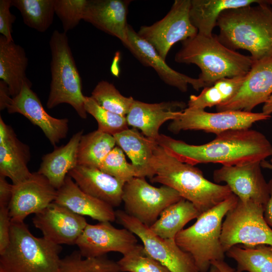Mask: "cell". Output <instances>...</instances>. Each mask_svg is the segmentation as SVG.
Instances as JSON below:
<instances>
[{
  "mask_svg": "<svg viewBox=\"0 0 272 272\" xmlns=\"http://www.w3.org/2000/svg\"><path fill=\"white\" fill-rule=\"evenodd\" d=\"M156 142L179 161L193 166L209 163L239 165L261 162L272 156V145L267 138L250 129L226 131L200 145H190L162 134Z\"/></svg>",
  "mask_w": 272,
  "mask_h": 272,
  "instance_id": "cell-1",
  "label": "cell"
},
{
  "mask_svg": "<svg viewBox=\"0 0 272 272\" xmlns=\"http://www.w3.org/2000/svg\"><path fill=\"white\" fill-rule=\"evenodd\" d=\"M217 26L218 39L230 49L247 50L253 61L272 58V10L267 1L226 10Z\"/></svg>",
  "mask_w": 272,
  "mask_h": 272,
  "instance_id": "cell-2",
  "label": "cell"
},
{
  "mask_svg": "<svg viewBox=\"0 0 272 272\" xmlns=\"http://www.w3.org/2000/svg\"><path fill=\"white\" fill-rule=\"evenodd\" d=\"M152 166L155 176L150 179L151 182L174 189L182 198L192 203L200 214L233 194L228 185L208 180L200 170L179 161L157 142Z\"/></svg>",
  "mask_w": 272,
  "mask_h": 272,
  "instance_id": "cell-3",
  "label": "cell"
},
{
  "mask_svg": "<svg viewBox=\"0 0 272 272\" xmlns=\"http://www.w3.org/2000/svg\"><path fill=\"white\" fill-rule=\"evenodd\" d=\"M175 60L196 65L201 71L198 78L203 83L204 88L221 79L244 76L253 63L250 56L227 47L217 36H207L198 33L182 42Z\"/></svg>",
  "mask_w": 272,
  "mask_h": 272,
  "instance_id": "cell-4",
  "label": "cell"
},
{
  "mask_svg": "<svg viewBox=\"0 0 272 272\" xmlns=\"http://www.w3.org/2000/svg\"><path fill=\"white\" fill-rule=\"evenodd\" d=\"M238 199L233 193L201 214L193 225L176 236V244L191 255L199 272H207L213 261L224 260L225 252L221 242L222 220Z\"/></svg>",
  "mask_w": 272,
  "mask_h": 272,
  "instance_id": "cell-5",
  "label": "cell"
},
{
  "mask_svg": "<svg viewBox=\"0 0 272 272\" xmlns=\"http://www.w3.org/2000/svg\"><path fill=\"white\" fill-rule=\"evenodd\" d=\"M61 250L60 245L33 235L24 222H12L9 243L0 253V267L6 272H56Z\"/></svg>",
  "mask_w": 272,
  "mask_h": 272,
  "instance_id": "cell-6",
  "label": "cell"
},
{
  "mask_svg": "<svg viewBox=\"0 0 272 272\" xmlns=\"http://www.w3.org/2000/svg\"><path fill=\"white\" fill-rule=\"evenodd\" d=\"M51 52V81L46 107L52 109L66 103L83 119L87 117L81 78L69 43L66 33L53 31L49 42Z\"/></svg>",
  "mask_w": 272,
  "mask_h": 272,
  "instance_id": "cell-7",
  "label": "cell"
},
{
  "mask_svg": "<svg viewBox=\"0 0 272 272\" xmlns=\"http://www.w3.org/2000/svg\"><path fill=\"white\" fill-rule=\"evenodd\" d=\"M264 208L256 202L238 199L222 223L221 242L225 253L240 244L272 246V229L264 220Z\"/></svg>",
  "mask_w": 272,
  "mask_h": 272,
  "instance_id": "cell-8",
  "label": "cell"
},
{
  "mask_svg": "<svg viewBox=\"0 0 272 272\" xmlns=\"http://www.w3.org/2000/svg\"><path fill=\"white\" fill-rule=\"evenodd\" d=\"M182 198L174 189L164 185L155 187L145 177L132 178L123 188L124 211L149 227L166 208Z\"/></svg>",
  "mask_w": 272,
  "mask_h": 272,
  "instance_id": "cell-9",
  "label": "cell"
},
{
  "mask_svg": "<svg viewBox=\"0 0 272 272\" xmlns=\"http://www.w3.org/2000/svg\"><path fill=\"white\" fill-rule=\"evenodd\" d=\"M270 115L241 110H227L211 113L203 109L186 107L168 129L177 133L182 130H202L216 135L230 130L249 129L255 122L267 120Z\"/></svg>",
  "mask_w": 272,
  "mask_h": 272,
  "instance_id": "cell-10",
  "label": "cell"
},
{
  "mask_svg": "<svg viewBox=\"0 0 272 272\" xmlns=\"http://www.w3.org/2000/svg\"><path fill=\"white\" fill-rule=\"evenodd\" d=\"M115 215L118 223L138 237L147 253L170 272H199L191 255L182 250L175 240L158 236L124 211H116Z\"/></svg>",
  "mask_w": 272,
  "mask_h": 272,
  "instance_id": "cell-11",
  "label": "cell"
},
{
  "mask_svg": "<svg viewBox=\"0 0 272 272\" xmlns=\"http://www.w3.org/2000/svg\"><path fill=\"white\" fill-rule=\"evenodd\" d=\"M190 5L191 0H175L164 18L151 25L142 26L137 32L164 60L174 44L198 33L190 19Z\"/></svg>",
  "mask_w": 272,
  "mask_h": 272,
  "instance_id": "cell-12",
  "label": "cell"
},
{
  "mask_svg": "<svg viewBox=\"0 0 272 272\" xmlns=\"http://www.w3.org/2000/svg\"><path fill=\"white\" fill-rule=\"evenodd\" d=\"M137 237L128 229L115 228L109 222L88 223L75 245L84 257L102 256L110 252L125 255L138 247Z\"/></svg>",
  "mask_w": 272,
  "mask_h": 272,
  "instance_id": "cell-13",
  "label": "cell"
},
{
  "mask_svg": "<svg viewBox=\"0 0 272 272\" xmlns=\"http://www.w3.org/2000/svg\"><path fill=\"white\" fill-rule=\"evenodd\" d=\"M260 162L222 166L214 171L213 179L217 183L225 182L240 200H251L264 206L269 199V192Z\"/></svg>",
  "mask_w": 272,
  "mask_h": 272,
  "instance_id": "cell-14",
  "label": "cell"
},
{
  "mask_svg": "<svg viewBox=\"0 0 272 272\" xmlns=\"http://www.w3.org/2000/svg\"><path fill=\"white\" fill-rule=\"evenodd\" d=\"M13 185L8 208L13 222H24L29 215L40 212L56 198L57 189L38 172H32L27 179Z\"/></svg>",
  "mask_w": 272,
  "mask_h": 272,
  "instance_id": "cell-15",
  "label": "cell"
},
{
  "mask_svg": "<svg viewBox=\"0 0 272 272\" xmlns=\"http://www.w3.org/2000/svg\"><path fill=\"white\" fill-rule=\"evenodd\" d=\"M31 86L30 80L24 84L20 93L12 98L7 107V111L9 113L21 114L38 126L50 144L55 147L67 136L69 120L66 118H55L48 114Z\"/></svg>",
  "mask_w": 272,
  "mask_h": 272,
  "instance_id": "cell-16",
  "label": "cell"
},
{
  "mask_svg": "<svg viewBox=\"0 0 272 272\" xmlns=\"http://www.w3.org/2000/svg\"><path fill=\"white\" fill-rule=\"evenodd\" d=\"M43 237L58 244L74 245L88 223L86 219L53 202L32 219Z\"/></svg>",
  "mask_w": 272,
  "mask_h": 272,
  "instance_id": "cell-17",
  "label": "cell"
},
{
  "mask_svg": "<svg viewBox=\"0 0 272 272\" xmlns=\"http://www.w3.org/2000/svg\"><path fill=\"white\" fill-rule=\"evenodd\" d=\"M272 94V58L253 61L236 94L229 101L216 106L217 111H251L264 103Z\"/></svg>",
  "mask_w": 272,
  "mask_h": 272,
  "instance_id": "cell-18",
  "label": "cell"
},
{
  "mask_svg": "<svg viewBox=\"0 0 272 272\" xmlns=\"http://www.w3.org/2000/svg\"><path fill=\"white\" fill-rule=\"evenodd\" d=\"M128 44L125 46L145 66L153 68L166 84L185 92L188 85L197 91L205 86L198 78H193L170 67L154 47L139 36L132 27L127 26Z\"/></svg>",
  "mask_w": 272,
  "mask_h": 272,
  "instance_id": "cell-19",
  "label": "cell"
},
{
  "mask_svg": "<svg viewBox=\"0 0 272 272\" xmlns=\"http://www.w3.org/2000/svg\"><path fill=\"white\" fill-rule=\"evenodd\" d=\"M129 0H88L83 19L98 29L128 43L127 16Z\"/></svg>",
  "mask_w": 272,
  "mask_h": 272,
  "instance_id": "cell-20",
  "label": "cell"
},
{
  "mask_svg": "<svg viewBox=\"0 0 272 272\" xmlns=\"http://www.w3.org/2000/svg\"><path fill=\"white\" fill-rule=\"evenodd\" d=\"M186 104L180 101L149 103L134 100L126 116L128 125L139 129L146 137L156 141L160 127L166 121L178 118Z\"/></svg>",
  "mask_w": 272,
  "mask_h": 272,
  "instance_id": "cell-21",
  "label": "cell"
},
{
  "mask_svg": "<svg viewBox=\"0 0 272 272\" xmlns=\"http://www.w3.org/2000/svg\"><path fill=\"white\" fill-rule=\"evenodd\" d=\"M29 147L17 138L12 127L0 116V175L17 184L32 174L28 164L30 160Z\"/></svg>",
  "mask_w": 272,
  "mask_h": 272,
  "instance_id": "cell-22",
  "label": "cell"
},
{
  "mask_svg": "<svg viewBox=\"0 0 272 272\" xmlns=\"http://www.w3.org/2000/svg\"><path fill=\"white\" fill-rule=\"evenodd\" d=\"M54 202L76 214L89 216L100 222L116 221L112 207L85 192L69 175L57 190Z\"/></svg>",
  "mask_w": 272,
  "mask_h": 272,
  "instance_id": "cell-23",
  "label": "cell"
},
{
  "mask_svg": "<svg viewBox=\"0 0 272 272\" xmlns=\"http://www.w3.org/2000/svg\"><path fill=\"white\" fill-rule=\"evenodd\" d=\"M85 192L113 208L122 202L125 183L99 168L77 165L68 174Z\"/></svg>",
  "mask_w": 272,
  "mask_h": 272,
  "instance_id": "cell-24",
  "label": "cell"
},
{
  "mask_svg": "<svg viewBox=\"0 0 272 272\" xmlns=\"http://www.w3.org/2000/svg\"><path fill=\"white\" fill-rule=\"evenodd\" d=\"M83 134V130L77 132L65 145L55 148L42 158L37 172L57 190L63 185L70 171L78 165V147Z\"/></svg>",
  "mask_w": 272,
  "mask_h": 272,
  "instance_id": "cell-25",
  "label": "cell"
},
{
  "mask_svg": "<svg viewBox=\"0 0 272 272\" xmlns=\"http://www.w3.org/2000/svg\"><path fill=\"white\" fill-rule=\"evenodd\" d=\"M28 59L23 47L0 36V79L8 86L12 97L17 96L29 80L26 71Z\"/></svg>",
  "mask_w": 272,
  "mask_h": 272,
  "instance_id": "cell-26",
  "label": "cell"
},
{
  "mask_svg": "<svg viewBox=\"0 0 272 272\" xmlns=\"http://www.w3.org/2000/svg\"><path fill=\"white\" fill-rule=\"evenodd\" d=\"M113 137L116 144L138 170L140 177L152 179L155 176L152 160L156 141L146 137L135 128H128Z\"/></svg>",
  "mask_w": 272,
  "mask_h": 272,
  "instance_id": "cell-27",
  "label": "cell"
},
{
  "mask_svg": "<svg viewBox=\"0 0 272 272\" xmlns=\"http://www.w3.org/2000/svg\"><path fill=\"white\" fill-rule=\"evenodd\" d=\"M260 0H191L189 16L198 34L210 36L221 13L231 9L257 4Z\"/></svg>",
  "mask_w": 272,
  "mask_h": 272,
  "instance_id": "cell-28",
  "label": "cell"
},
{
  "mask_svg": "<svg viewBox=\"0 0 272 272\" xmlns=\"http://www.w3.org/2000/svg\"><path fill=\"white\" fill-rule=\"evenodd\" d=\"M200 215L192 203L182 198L166 208L149 228L162 238L175 240L185 225Z\"/></svg>",
  "mask_w": 272,
  "mask_h": 272,
  "instance_id": "cell-29",
  "label": "cell"
},
{
  "mask_svg": "<svg viewBox=\"0 0 272 272\" xmlns=\"http://www.w3.org/2000/svg\"><path fill=\"white\" fill-rule=\"evenodd\" d=\"M237 263L235 272H272V246L235 245L226 252Z\"/></svg>",
  "mask_w": 272,
  "mask_h": 272,
  "instance_id": "cell-30",
  "label": "cell"
},
{
  "mask_svg": "<svg viewBox=\"0 0 272 272\" xmlns=\"http://www.w3.org/2000/svg\"><path fill=\"white\" fill-rule=\"evenodd\" d=\"M245 76L225 78L217 81L212 85L204 88L199 95H190L187 107L205 110L227 102L236 94Z\"/></svg>",
  "mask_w": 272,
  "mask_h": 272,
  "instance_id": "cell-31",
  "label": "cell"
},
{
  "mask_svg": "<svg viewBox=\"0 0 272 272\" xmlns=\"http://www.w3.org/2000/svg\"><path fill=\"white\" fill-rule=\"evenodd\" d=\"M116 145L113 136L97 129L83 134L78 147V165L99 168Z\"/></svg>",
  "mask_w": 272,
  "mask_h": 272,
  "instance_id": "cell-32",
  "label": "cell"
},
{
  "mask_svg": "<svg viewBox=\"0 0 272 272\" xmlns=\"http://www.w3.org/2000/svg\"><path fill=\"white\" fill-rule=\"evenodd\" d=\"M20 12L24 23L40 32L46 31L53 23L54 0H11Z\"/></svg>",
  "mask_w": 272,
  "mask_h": 272,
  "instance_id": "cell-33",
  "label": "cell"
},
{
  "mask_svg": "<svg viewBox=\"0 0 272 272\" xmlns=\"http://www.w3.org/2000/svg\"><path fill=\"white\" fill-rule=\"evenodd\" d=\"M56 272H122L117 261L106 255L87 258L75 251L61 259Z\"/></svg>",
  "mask_w": 272,
  "mask_h": 272,
  "instance_id": "cell-34",
  "label": "cell"
},
{
  "mask_svg": "<svg viewBox=\"0 0 272 272\" xmlns=\"http://www.w3.org/2000/svg\"><path fill=\"white\" fill-rule=\"evenodd\" d=\"M91 97L102 108L126 116L134 101L132 97L122 95L112 84L106 81L97 83Z\"/></svg>",
  "mask_w": 272,
  "mask_h": 272,
  "instance_id": "cell-35",
  "label": "cell"
},
{
  "mask_svg": "<svg viewBox=\"0 0 272 272\" xmlns=\"http://www.w3.org/2000/svg\"><path fill=\"white\" fill-rule=\"evenodd\" d=\"M85 108L96 120L97 130L101 132L114 136L128 128L126 116L102 108L91 96H85Z\"/></svg>",
  "mask_w": 272,
  "mask_h": 272,
  "instance_id": "cell-36",
  "label": "cell"
},
{
  "mask_svg": "<svg viewBox=\"0 0 272 272\" xmlns=\"http://www.w3.org/2000/svg\"><path fill=\"white\" fill-rule=\"evenodd\" d=\"M122 150L115 146L101 162L99 169L125 183L135 177H140L137 168L128 163Z\"/></svg>",
  "mask_w": 272,
  "mask_h": 272,
  "instance_id": "cell-37",
  "label": "cell"
},
{
  "mask_svg": "<svg viewBox=\"0 0 272 272\" xmlns=\"http://www.w3.org/2000/svg\"><path fill=\"white\" fill-rule=\"evenodd\" d=\"M117 262L122 272H170L150 256L140 244L130 253L123 255Z\"/></svg>",
  "mask_w": 272,
  "mask_h": 272,
  "instance_id": "cell-38",
  "label": "cell"
},
{
  "mask_svg": "<svg viewBox=\"0 0 272 272\" xmlns=\"http://www.w3.org/2000/svg\"><path fill=\"white\" fill-rule=\"evenodd\" d=\"M88 0H54L55 14L60 19L63 32L75 28L83 20Z\"/></svg>",
  "mask_w": 272,
  "mask_h": 272,
  "instance_id": "cell-39",
  "label": "cell"
},
{
  "mask_svg": "<svg viewBox=\"0 0 272 272\" xmlns=\"http://www.w3.org/2000/svg\"><path fill=\"white\" fill-rule=\"evenodd\" d=\"M11 0L0 1V33L9 41H14L12 37V25L16 17L11 13Z\"/></svg>",
  "mask_w": 272,
  "mask_h": 272,
  "instance_id": "cell-40",
  "label": "cell"
},
{
  "mask_svg": "<svg viewBox=\"0 0 272 272\" xmlns=\"http://www.w3.org/2000/svg\"><path fill=\"white\" fill-rule=\"evenodd\" d=\"M11 223L8 207H0V253L9 243Z\"/></svg>",
  "mask_w": 272,
  "mask_h": 272,
  "instance_id": "cell-41",
  "label": "cell"
},
{
  "mask_svg": "<svg viewBox=\"0 0 272 272\" xmlns=\"http://www.w3.org/2000/svg\"><path fill=\"white\" fill-rule=\"evenodd\" d=\"M13 184H10L6 177L0 175V207H8L12 192Z\"/></svg>",
  "mask_w": 272,
  "mask_h": 272,
  "instance_id": "cell-42",
  "label": "cell"
},
{
  "mask_svg": "<svg viewBox=\"0 0 272 272\" xmlns=\"http://www.w3.org/2000/svg\"><path fill=\"white\" fill-rule=\"evenodd\" d=\"M12 96L8 85L3 81H0V110L7 109L12 100Z\"/></svg>",
  "mask_w": 272,
  "mask_h": 272,
  "instance_id": "cell-43",
  "label": "cell"
},
{
  "mask_svg": "<svg viewBox=\"0 0 272 272\" xmlns=\"http://www.w3.org/2000/svg\"><path fill=\"white\" fill-rule=\"evenodd\" d=\"M269 198L264 208V218L267 224L272 227V178L268 182Z\"/></svg>",
  "mask_w": 272,
  "mask_h": 272,
  "instance_id": "cell-44",
  "label": "cell"
},
{
  "mask_svg": "<svg viewBox=\"0 0 272 272\" xmlns=\"http://www.w3.org/2000/svg\"><path fill=\"white\" fill-rule=\"evenodd\" d=\"M212 265L215 266L220 272H235V269L233 268L224 260L214 261Z\"/></svg>",
  "mask_w": 272,
  "mask_h": 272,
  "instance_id": "cell-45",
  "label": "cell"
},
{
  "mask_svg": "<svg viewBox=\"0 0 272 272\" xmlns=\"http://www.w3.org/2000/svg\"><path fill=\"white\" fill-rule=\"evenodd\" d=\"M262 112L269 115H270L272 113V94L264 103Z\"/></svg>",
  "mask_w": 272,
  "mask_h": 272,
  "instance_id": "cell-46",
  "label": "cell"
},
{
  "mask_svg": "<svg viewBox=\"0 0 272 272\" xmlns=\"http://www.w3.org/2000/svg\"><path fill=\"white\" fill-rule=\"evenodd\" d=\"M261 167L272 170V164L267 161L263 160L260 162Z\"/></svg>",
  "mask_w": 272,
  "mask_h": 272,
  "instance_id": "cell-47",
  "label": "cell"
},
{
  "mask_svg": "<svg viewBox=\"0 0 272 272\" xmlns=\"http://www.w3.org/2000/svg\"><path fill=\"white\" fill-rule=\"evenodd\" d=\"M207 272H220V271L215 266L212 265Z\"/></svg>",
  "mask_w": 272,
  "mask_h": 272,
  "instance_id": "cell-48",
  "label": "cell"
},
{
  "mask_svg": "<svg viewBox=\"0 0 272 272\" xmlns=\"http://www.w3.org/2000/svg\"><path fill=\"white\" fill-rule=\"evenodd\" d=\"M267 3L272 6V0L267 1Z\"/></svg>",
  "mask_w": 272,
  "mask_h": 272,
  "instance_id": "cell-49",
  "label": "cell"
},
{
  "mask_svg": "<svg viewBox=\"0 0 272 272\" xmlns=\"http://www.w3.org/2000/svg\"><path fill=\"white\" fill-rule=\"evenodd\" d=\"M0 272H6L3 268L0 267Z\"/></svg>",
  "mask_w": 272,
  "mask_h": 272,
  "instance_id": "cell-50",
  "label": "cell"
},
{
  "mask_svg": "<svg viewBox=\"0 0 272 272\" xmlns=\"http://www.w3.org/2000/svg\"><path fill=\"white\" fill-rule=\"evenodd\" d=\"M270 158V163L272 164V156Z\"/></svg>",
  "mask_w": 272,
  "mask_h": 272,
  "instance_id": "cell-51",
  "label": "cell"
}]
</instances>
